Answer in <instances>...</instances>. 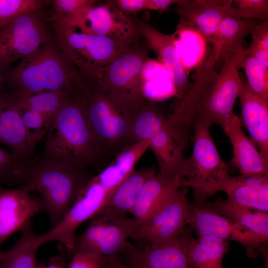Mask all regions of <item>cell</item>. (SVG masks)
<instances>
[{
	"label": "cell",
	"instance_id": "1",
	"mask_svg": "<svg viewBox=\"0 0 268 268\" xmlns=\"http://www.w3.org/2000/svg\"><path fill=\"white\" fill-rule=\"evenodd\" d=\"M40 160L86 168L103 155L76 89L54 116L44 138Z\"/></svg>",
	"mask_w": 268,
	"mask_h": 268
},
{
	"label": "cell",
	"instance_id": "2",
	"mask_svg": "<svg viewBox=\"0 0 268 268\" xmlns=\"http://www.w3.org/2000/svg\"><path fill=\"white\" fill-rule=\"evenodd\" d=\"M92 177L86 168L39 160L27 164L18 184L39 195L52 228L65 216Z\"/></svg>",
	"mask_w": 268,
	"mask_h": 268
},
{
	"label": "cell",
	"instance_id": "3",
	"mask_svg": "<svg viewBox=\"0 0 268 268\" xmlns=\"http://www.w3.org/2000/svg\"><path fill=\"white\" fill-rule=\"evenodd\" d=\"M148 50L142 39L109 64L85 74L95 81L129 122L148 100L143 93L142 75Z\"/></svg>",
	"mask_w": 268,
	"mask_h": 268
},
{
	"label": "cell",
	"instance_id": "4",
	"mask_svg": "<svg viewBox=\"0 0 268 268\" xmlns=\"http://www.w3.org/2000/svg\"><path fill=\"white\" fill-rule=\"evenodd\" d=\"M76 87L103 157L116 156L132 144L128 119L95 81L79 72Z\"/></svg>",
	"mask_w": 268,
	"mask_h": 268
},
{
	"label": "cell",
	"instance_id": "5",
	"mask_svg": "<svg viewBox=\"0 0 268 268\" xmlns=\"http://www.w3.org/2000/svg\"><path fill=\"white\" fill-rule=\"evenodd\" d=\"M79 70L61 51L49 42L23 60L11 71L14 94L72 89Z\"/></svg>",
	"mask_w": 268,
	"mask_h": 268
},
{
	"label": "cell",
	"instance_id": "6",
	"mask_svg": "<svg viewBox=\"0 0 268 268\" xmlns=\"http://www.w3.org/2000/svg\"><path fill=\"white\" fill-rule=\"evenodd\" d=\"M210 126L195 118L194 140L191 156L185 158L182 171L183 187L192 188L195 204H201L218 192L229 175L228 165L221 158L210 133Z\"/></svg>",
	"mask_w": 268,
	"mask_h": 268
},
{
	"label": "cell",
	"instance_id": "7",
	"mask_svg": "<svg viewBox=\"0 0 268 268\" xmlns=\"http://www.w3.org/2000/svg\"><path fill=\"white\" fill-rule=\"evenodd\" d=\"M53 21L59 48L85 74L109 64L133 45L108 37L86 34L66 22Z\"/></svg>",
	"mask_w": 268,
	"mask_h": 268
},
{
	"label": "cell",
	"instance_id": "8",
	"mask_svg": "<svg viewBox=\"0 0 268 268\" xmlns=\"http://www.w3.org/2000/svg\"><path fill=\"white\" fill-rule=\"evenodd\" d=\"M244 50L224 61L215 78L203 91L199 102L195 118L210 126H220L223 130L235 115L233 108L241 87L239 73Z\"/></svg>",
	"mask_w": 268,
	"mask_h": 268
},
{
	"label": "cell",
	"instance_id": "9",
	"mask_svg": "<svg viewBox=\"0 0 268 268\" xmlns=\"http://www.w3.org/2000/svg\"><path fill=\"white\" fill-rule=\"evenodd\" d=\"M49 42L40 10L16 17L0 28V67L33 55Z\"/></svg>",
	"mask_w": 268,
	"mask_h": 268
},
{
	"label": "cell",
	"instance_id": "10",
	"mask_svg": "<svg viewBox=\"0 0 268 268\" xmlns=\"http://www.w3.org/2000/svg\"><path fill=\"white\" fill-rule=\"evenodd\" d=\"M188 188L181 187L172 193L150 216L136 226L132 238L144 240L151 245L173 241L187 229L190 203Z\"/></svg>",
	"mask_w": 268,
	"mask_h": 268
},
{
	"label": "cell",
	"instance_id": "11",
	"mask_svg": "<svg viewBox=\"0 0 268 268\" xmlns=\"http://www.w3.org/2000/svg\"><path fill=\"white\" fill-rule=\"evenodd\" d=\"M136 227L135 219L126 215L94 216L84 232L75 236L71 252L103 256L117 255Z\"/></svg>",
	"mask_w": 268,
	"mask_h": 268
},
{
	"label": "cell",
	"instance_id": "12",
	"mask_svg": "<svg viewBox=\"0 0 268 268\" xmlns=\"http://www.w3.org/2000/svg\"><path fill=\"white\" fill-rule=\"evenodd\" d=\"M109 194L92 177L62 220L48 232L36 235V245L39 248L48 242L56 241L71 252L76 229L83 222L92 218L98 212Z\"/></svg>",
	"mask_w": 268,
	"mask_h": 268
},
{
	"label": "cell",
	"instance_id": "13",
	"mask_svg": "<svg viewBox=\"0 0 268 268\" xmlns=\"http://www.w3.org/2000/svg\"><path fill=\"white\" fill-rule=\"evenodd\" d=\"M187 223L198 236H211L241 243L245 247L248 256L251 258H256L261 253L262 246L264 244L249 231L203 203L190 202Z\"/></svg>",
	"mask_w": 268,
	"mask_h": 268
},
{
	"label": "cell",
	"instance_id": "14",
	"mask_svg": "<svg viewBox=\"0 0 268 268\" xmlns=\"http://www.w3.org/2000/svg\"><path fill=\"white\" fill-rule=\"evenodd\" d=\"M74 27L86 34L108 37L130 44L142 39L136 17L125 13L113 0L97 1Z\"/></svg>",
	"mask_w": 268,
	"mask_h": 268
},
{
	"label": "cell",
	"instance_id": "15",
	"mask_svg": "<svg viewBox=\"0 0 268 268\" xmlns=\"http://www.w3.org/2000/svg\"><path fill=\"white\" fill-rule=\"evenodd\" d=\"M189 229L176 239L145 250L127 241L117 255L131 268H192L186 250Z\"/></svg>",
	"mask_w": 268,
	"mask_h": 268
},
{
	"label": "cell",
	"instance_id": "16",
	"mask_svg": "<svg viewBox=\"0 0 268 268\" xmlns=\"http://www.w3.org/2000/svg\"><path fill=\"white\" fill-rule=\"evenodd\" d=\"M27 188H0V245L16 231L30 223L32 217L45 210L40 199Z\"/></svg>",
	"mask_w": 268,
	"mask_h": 268
},
{
	"label": "cell",
	"instance_id": "17",
	"mask_svg": "<svg viewBox=\"0 0 268 268\" xmlns=\"http://www.w3.org/2000/svg\"><path fill=\"white\" fill-rule=\"evenodd\" d=\"M138 32L148 50H153L170 72L175 91L180 101L189 92L192 82L178 57L174 34L163 33L136 17Z\"/></svg>",
	"mask_w": 268,
	"mask_h": 268
},
{
	"label": "cell",
	"instance_id": "18",
	"mask_svg": "<svg viewBox=\"0 0 268 268\" xmlns=\"http://www.w3.org/2000/svg\"><path fill=\"white\" fill-rule=\"evenodd\" d=\"M171 10L190 23L211 44L220 22L232 16V0H180Z\"/></svg>",
	"mask_w": 268,
	"mask_h": 268
},
{
	"label": "cell",
	"instance_id": "19",
	"mask_svg": "<svg viewBox=\"0 0 268 268\" xmlns=\"http://www.w3.org/2000/svg\"><path fill=\"white\" fill-rule=\"evenodd\" d=\"M232 144L233 154L230 163L240 175L260 176L268 175V159L242 130L240 119L235 114L223 130Z\"/></svg>",
	"mask_w": 268,
	"mask_h": 268
},
{
	"label": "cell",
	"instance_id": "20",
	"mask_svg": "<svg viewBox=\"0 0 268 268\" xmlns=\"http://www.w3.org/2000/svg\"><path fill=\"white\" fill-rule=\"evenodd\" d=\"M232 204L252 210L268 211V175H229L218 188Z\"/></svg>",
	"mask_w": 268,
	"mask_h": 268
},
{
	"label": "cell",
	"instance_id": "21",
	"mask_svg": "<svg viewBox=\"0 0 268 268\" xmlns=\"http://www.w3.org/2000/svg\"><path fill=\"white\" fill-rule=\"evenodd\" d=\"M183 180L179 176L158 171L141 187L130 212L136 226L150 216L175 190L183 187Z\"/></svg>",
	"mask_w": 268,
	"mask_h": 268
},
{
	"label": "cell",
	"instance_id": "22",
	"mask_svg": "<svg viewBox=\"0 0 268 268\" xmlns=\"http://www.w3.org/2000/svg\"><path fill=\"white\" fill-rule=\"evenodd\" d=\"M241 81L238 98L244 125L261 153L268 159V102L256 95L242 75Z\"/></svg>",
	"mask_w": 268,
	"mask_h": 268
},
{
	"label": "cell",
	"instance_id": "23",
	"mask_svg": "<svg viewBox=\"0 0 268 268\" xmlns=\"http://www.w3.org/2000/svg\"><path fill=\"white\" fill-rule=\"evenodd\" d=\"M260 21L228 16L220 22L210 44L216 66H221L229 58L244 50L242 45L245 38L252 33Z\"/></svg>",
	"mask_w": 268,
	"mask_h": 268
},
{
	"label": "cell",
	"instance_id": "24",
	"mask_svg": "<svg viewBox=\"0 0 268 268\" xmlns=\"http://www.w3.org/2000/svg\"><path fill=\"white\" fill-rule=\"evenodd\" d=\"M152 167L134 170L107 197L97 216H124L131 211L144 183L156 173Z\"/></svg>",
	"mask_w": 268,
	"mask_h": 268
},
{
	"label": "cell",
	"instance_id": "25",
	"mask_svg": "<svg viewBox=\"0 0 268 268\" xmlns=\"http://www.w3.org/2000/svg\"><path fill=\"white\" fill-rule=\"evenodd\" d=\"M0 143L8 146L15 154L31 161V151L20 114L10 97L0 96Z\"/></svg>",
	"mask_w": 268,
	"mask_h": 268
},
{
	"label": "cell",
	"instance_id": "26",
	"mask_svg": "<svg viewBox=\"0 0 268 268\" xmlns=\"http://www.w3.org/2000/svg\"><path fill=\"white\" fill-rule=\"evenodd\" d=\"M149 145L150 140L146 139L126 147L93 179L111 194L134 170L135 164Z\"/></svg>",
	"mask_w": 268,
	"mask_h": 268
},
{
	"label": "cell",
	"instance_id": "27",
	"mask_svg": "<svg viewBox=\"0 0 268 268\" xmlns=\"http://www.w3.org/2000/svg\"><path fill=\"white\" fill-rule=\"evenodd\" d=\"M190 227L186 240V250L192 268H223L222 260L229 249L228 241L211 236L195 239Z\"/></svg>",
	"mask_w": 268,
	"mask_h": 268
},
{
	"label": "cell",
	"instance_id": "28",
	"mask_svg": "<svg viewBox=\"0 0 268 268\" xmlns=\"http://www.w3.org/2000/svg\"><path fill=\"white\" fill-rule=\"evenodd\" d=\"M204 205L239 224L256 236L263 244L268 239V213L237 206L227 200L218 198Z\"/></svg>",
	"mask_w": 268,
	"mask_h": 268
},
{
	"label": "cell",
	"instance_id": "29",
	"mask_svg": "<svg viewBox=\"0 0 268 268\" xmlns=\"http://www.w3.org/2000/svg\"><path fill=\"white\" fill-rule=\"evenodd\" d=\"M21 230L20 237L11 248L6 252L0 250V268H37L36 234L30 223Z\"/></svg>",
	"mask_w": 268,
	"mask_h": 268
},
{
	"label": "cell",
	"instance_id": "30",
	"mask_svg": "<svg viewBox=\"0 0 268 268\" xmlns=\"http://www.w3.org/2000/svg\"><path fill=\"white\" fill-rule=\"evenodd\" d=\"M180 19V22L174 33L175 47L180 62L186 54H187L185 56L187 58L183 67L189 73L187 68L190 53L192 61H194L193 57H195L198 65L200 63L198 60L201 62L208 51L205 49L204 46L205 44L208 43L201 33L194 25L184 20Z\"/></svg>",
	"mask_w": 268,
	"mask_h": 268
},
{
	"label": "cell",
	"instance_id": "31",
	"mask_svg": "<svg viewBox=\"0 0 268 268\" xmlns=\"http://www.w3.org/2000/svg\"><path fill=\"white\" fill-rule=\"evenodd\" d=\"M74 87L70 91L14 94L9 97L14 103L20 106L53 118L69 98Z\"/></svg>",
	"mask_w": 268,
	"mask_h": 268
},
{
	"label": "cell",
	"instance_id": "32",
	"mask_svg": "<svg viewBox=\"0 0 268 268\" xmlns=\"http://www.w3.org/2000/svg\"><path fill=\"white\" fill-rule=\"evenodd\" d=\"M165 119L161 111L147 100L130 121L132 144L151 139L161 130Z\"/></svg>",
	"mask_w": 268,
	"mask_h": 268
},
{
	"label": "cell",
	"instance_id": "33",
	"mask_svg": "<svg viewBox=\"0 0 268 268\" xmlns=\"http://www.w3.org/2000/svg\"><path fill=\"white\" fill-rule=\"evenodd\" d=\"M14 103L18 108L30 149L33 153L37 144L45 137L53 118Z\"/></svg>",
	"mask_w": 268,
	"mask_h": 268
},
{
	"label": "cell",
	"instance_id": "34",
	"mask_svg": "<svg viewBox=\"0 0 268 268\" xmlns=\"http://www.w3.org/2000/svg\"><path fill=\"white\" fill-rule=\"evenodd\" d=\"M50 20L66 22L75 26L87 10L98 1L94 0H54L51 1Z\"/></svg>",
	"mask_w": 268,
	"mask_h": 268
},
{
	"label": "cell",
	"instance_id": "35",
	"mask_svg": "<svg viewBox=\"0 0 268 268\" xmlns=\"http://www.w3.org/2000/svg\"><path fill=\"white\" fill-rule=\"evenodd\" d=\"M239 67L244 70L250 90L268 102V67L254 58L245 57L241 60Z\"/></svg>",
	"mask_w": 268,
	"mask_h": 268
},
{
	"label": "cell",
	"instance_id": "36",
	"mask_svg": "<svg viewBox=\"0 0 268 268\" xmlns=\"http://www.w3.org/2000/svg\"><path fill=\"white\" fill-rule=\"evenodd\" d=\"M49 1L0 0V28L23 14L39 10Z\"/></svg>",
	"mask_w": 268,
	"mask_h": 268
},
{
	"label": "cell",
	"instance_id": "37",
	"mask_svg": "<svg viewBox=\"0 0 268 268\" xmlns=\"http://www.w3.org/2000/svg\"><path fill=\"white\" fill-rule=\"evenodd\" d=\"M29 162L0 148V188L4 184H18L21 173Z\"/></svg>",
	"mask_w": 268,
	"mask_h": 268
},
{
	"label": "cell",
	"instance_id": "38",
	"mask_svg": "<svg viewBox=\"0 0 268 268\" xmlns=\"http://www.w3.org/2000/svg\"><path fill=\"white\" fill-rule=\"evenodd\" d=\"M251 34V43L244 50L245 56L254 58L268 67V19L260 21Z\"/></svg>",
	"mask_w": 268,
	"mask_h": 268
},
{
	"label": "cell",
	"instance_id": "39",
	"mask_svg": "<svg viewBox=\"0 0 268 268\" xmlns=\"http://www.w3.org/2000/svg\"><path fill=\"white\" fill-rule=\"evenodd\" d=\"M232 17L244 19H268V0H233Z\"/></svg>",
	"mask_w": 268,
	"mask_h": 268
},
{
	"label": "cell",
	"instance_id": "40",
	"mask_svg": "<svg viewBox=\"0 0 268 268\" xmlns=\"http://www.w3.org/2000/svg\"><path fill=\"white\" fill-rule=\"evenodd\" d=\"M115 5L128 15L144 10H155L161 14L178 0H115Z\"/></svg>",
	"mask_w": 268,
	"mask_h": 268
},
{
	"label": "cell",
	"instance_id": "41",
	"mask_svg": "<svg viewBox=\"0 0 268 268\" xmlns=\"http://www.w3.org/2000/svg\"><path fill=\"white\" fill-rule=\"evenodd\" d=\"M107 256L88 252L74 253L68 268H105Z\"/></svg>",
	"mask_w": 268,
	"mask_h": 268
},
{
	"label": "cell",
	"instance_id": "42",
	"mask_svg": "<svg viewBox=\"0 0 268 268\" xmlns=\"http://www.w3.org/2000/svg\"><path fill=\"white\" fill-rule=\"evenodd\" d=\"M105 268H131L125 264L117 255L107 256Z\"/></svg>",
	"mask_w": 268,
	"mask_h": 268
},
{
	"label": "cell",
	"instance_id": "43",
	"mask_svg": "<svg viewBox=\"0 0 268 268\" xmlns=\"http://www.w3.org/2000/svg\"><path fill=\"white\" fill-rule=\"evenodd\" d=\"M37 268H62V267L57 264H52L48 266H37Z\"/></svg>",
	"mask_w": 268,
	"mask_h": 268
}]
</instances>
